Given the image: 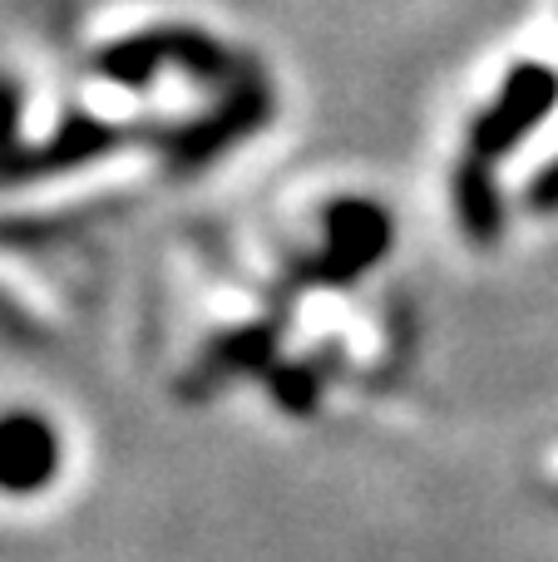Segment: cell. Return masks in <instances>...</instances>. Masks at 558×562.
<instances>
[{
    "label": "cell",
    "instance_id": "6da1fadb",
    "mask_svg": "<svg viewBox=\"0 0 558 562\" xmlns=\"http://www.w3.org/2000/svg\"><path fill=\"white\" fill-rule=\"evenodd\" d=\"M272 114H277V89H272V79H267V69L257 65L253 75L237 79L233 89L213 94V104H208L203 114L183 119V124H174V128H158L154 154L168 178H198L213 164H223L227 154H237L247 138L263 134V128L272 124Z\"/></svg>",
    "mask_w": 558,
    "mask_h": 562
},
{
    "label": "cell",
    "instance_id": "7a4b0ae2",
    "mask_svg": "<svg viewBox=\"0 0 558 562\" xmlns=\"http://www.w3.org/2000/svg\"><path fill=\"white\" fill-rule=\"evenodd\" d=\"M154 144L158 128L138 124H119V119H104V114H65L45 138H20L15 148L0 154V193L5 188H30V183H49V178H69V173H85V168L104 164V158L124 154L134 144Z\"/></svg>",
    "mask_w": 558,
    "mask_h": 562
},
{
    "label": "cell",
    "instance_id": "3957f363",
    "mask_svg": "<svg viewBox=\"0 0 558 562\" xmlns=\"http://www.w3.org/2000/svg\"><path fill=\"white\" fill-rule=\"evenodd\" d=\"M395 247V217L366 193H342L322 207V243L297 262V286L342 291L356 286L371 267H381Z\"/></svg>",
    "mask_w": 558,
    "mask_h": 562
},
{
    "label": "cell",
    "instance_id": "277c9868",
    "mask_svg": "<svg viewBox=\"0 0 558 562\" xmlns=\"http://www.w3.org/2000/svg\"><path fill=\"white\" fill-rule=\"evenodd\" d=\"M554 109H558V69H549L544 59H520V65L500 79L490 104L470 119V128H465V154L484 158V164H500V158L520 154L524 138L549 124Z\"/></svg>",
    "mask_w": 558,
    "mask_h": 562
},
{
    "label": "cell",
    "instance_id": "5b68a950",
    "mask_svg": "<svg viewBox=\"0 0 558 562\" xmlns=\"http://www.w3.org/2000/svg\"><path fill=\"white\" fill-rule=\"evenodd\" d=\"M282 330L287 316H257L243 326H223L198 346V356L188 360V370L178 375V400L203 405L217 390L237 385V380H263L267 370L282 360Z\"/></svg>",
    "mask_w": 558,
    "mask_h": 562
},
{
    "label": "cell",
    "instance_id": "8992f818",
    "mask_svg": "<svg viewBox=\"0 0 558 562\" xmlns=\"http://www.w3.org/2000/svg\"><path fill=\"white\" fill-rule=\"evenodd\" d=\"M59 464H65V445H59V429L49 425V415L30 405L0 409V494H45L59 479Z\"/></svg>",
    "mask_w": 558,
    "mask_h": 562
},
{
    "label": "cell",
    "instance_id": "52a82bcc",
    "mask_svg": "<svg viewBox=\"0 0 558 562\" xmlns=\"http://www.w3.org/2000/svg\"><path fill=\"white\" fill-rule=\"evenodd\" d=\"M168 65V20L164 25H144L129 30V35H114L85 59V75L99 79L109 89H124V94H144V89L158 85V75Z\"/></svg>",
    "mask_w": 558,
    "mask_h": 562
},
{
    "label": "cell",
    "instance_id": "ba28073f",
    "mask_svg": "<svg viewBox=\"0 0 558 562\" xmlns=\"http://www.w3.org/2000/svg\"><path fill=\"white\" fill-rule=\"evenodd\" d=\"M450 207H455V223H460L465 243H475V247L504 243L510 203H504V188H500V178H494V164L465 154L450 173Z\"/></svg>",
    "mask_w": 558,
    "mask_h": 562
},
{
    "label": "cell",
    "instance_id": "9c48e42d",
    "mask_svg": "<svg viewBox=\"0 0 558 562\" xmlns=\"http://www.w3.org/2000/svg\"><path fill=\"white\" fill-rule=\"evenodd\" d=\"M336 366H342L336 340H326V350H316V356H282L263 375V390L272 395V405L282 409V415L306 419L322 409V395H326V385H332Z\"/></svg>",
    "mask_w": 558,
    "mask_h": 562
},
{
    "label": "cell",
    "instance_id": "30bf717a",
    "mask_svg": "<svg viewBox=\"0 0 558 562\" xmlns=\"http://www.w3.org/2000/svg\"><path fill=\"white\" fill-rule=\"evenodd\" d=\"M20 124H25V89H20L15 75H0V154L25 138Z\"/></svg>",
    "mask_w": 558,
    "mask_h": 562
},
{
    "label": "cell",
    "instance_id": "8fae6325",
    "mask_svg": "<svg viewBox=\"0 0 558 562\" xmlns=\"http://www.w3.org/2000/svg\"><path fill=\"white\" fill-rule=\"evenodd\" d=\"M524 207H529V213H558V158H549V164L529 178Z\"/></svg>",
    "mask_w": 558,
    "mask_h": 562
}]
</instances>
